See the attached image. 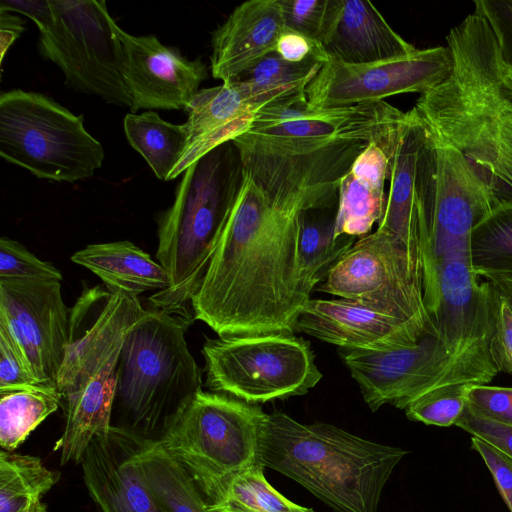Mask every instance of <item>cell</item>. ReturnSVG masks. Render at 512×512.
I'll return each instance as SVG.
<instances>
[{"instance_id": "obj_1", "label": "cell", "mask_w": 512, "mask_h": 512, "mask_svg": "<svg viewBox=\"0 0 512 512\" xmlns=\"http://www.w3.org/2000/svg\"><path fill=\"white\" fill-rule=\"evenodd\" d=\"M368 143L337 142L300 155L237 150L231 209L192 299L194 320L220 337L294 334L311 299L298 264L301 217L332 206L340 179Z\"/></svg>"}, {"instance_id": "obj_2", "label": "cell", "mask_w": 512, "mask_h": 512, "mask_svg": "<svg viewBox=\"0 0 512 512\" xmlns=\"http://www.w3.org/2000/svg\"><path fill=\"white\" fill-rule=\"evenodd\" d=\"M453 67L411 113L465 157L492 208L512 205V75L486 21L469 14L448 33Z\"/></svg>"}, {"instance_id": "obj_3", "label": "cell", "mask_w": 512, "mask_h": 512, "mask_svg": "<svg viewBox=\"0 0 512 512\" xmlns=\"http://www.w3.org/2000/svg\"><path fill=\"white\" fill-rule=\"evenodd\" d=\"M407 454L282 412L267 414L259 435V463L296 481L335 512H377L386 483Z\"/></svg>"}, {"instance_id": "obj_4", "label": "cell", "mask_w": 512, "mask_h": 512, "mask_svg": "<svg viewBox=\"0 0 512 512\" xmlns=\"http://www.w3.org/2000/svg\"><path fill=\"white\" fill-rule=\"evenodd\" d=\"M192 321L152 308L122 345L111 425L158 441L202 389L185 333Z\"/></svg>"}, {"instance_id": "obj_5", "label": "cell", "mask_w": 512, "mask_h": 512, "mask_svg": "<svg viewBox=\"0 0 512 512\" xmlns=\"http://www.w3.org/2000/svg\"><path fill=\"white\" fill-rule=\"evenodd\" d=\"M238 173L228 143L183 172L172 205L157 220L156 260L170 283L149 298L153 308L194 320L192 299L229 216Z\"/></svg>"}, {"instance_id": "obj_6", "label": "cell", "mask_w": 512, "mask_h": 512, "mask_svg": "<svg viewBox=\"0 0 512 512\" xmlns=\"http://www.w3.org/2000/svg\"><path fill=\"white\" fill-rule=\"evenodd\" d=\"M418 122L414 203L423 253V295L433 318L439 301L438 265L469 251L474 226L492 209L487 192L462 153Z\"/></svg>"}, {"instance_id": "obj_7", "label": "cell", "mask_w": 512, "mask_h": 512, "mask_svg": "<svg viewBox=\"0 0 512 512\" xmlns=\"http://www.w3.org/2000/svg\"><path fill=\"white\" fill-rule=\"evenodd\" d=\"M266 415L259 405L201 390L157 442L212 504L239 475L259 463V435Z\"/></svg>"}, {"instance_id": "obj_8", "label": "cell", "mask_w": 512, "mask_h": 512, "mask_svg": "<svg viewBox=\"0 0 512 512\" xmlns=\"http://www.w3.org/2000/svg\"><path fill=\"white\" fill-rule=\"evenodd\" d=\"M28 17L39 30L40 55L61 70L69 89L130 109L120 26L105 1L39 0Z\"/></svg>"}, {"instance_id": "obj_9", "label": "cell", "mask_w": 512, "mask_h": 512, "mask_svg": "<svg viewBox=\"0 0 512 512\" xmlns=\"http://www.w3.org/2000/svg\"><path fill=\"white\" fill-rule=\"evenodd\" d=\"M0 155L37 178L67 183L92 177L105 157L82 115L18 88L0 94Z\"/></svg>"}, {"instance_id": "obj_10", "label": "cell", "mask_w": 512, "mask_h": 512, "mask_svg": "<svg viewBox=\"0 0 512 512\" xmlns=\"http://www.w3.org/2000/svg\"><path fill=\"white\" fill-rule=\"evenodd\" d=\"M206 387L250 404L302 396L323 377L311 344L289 333L207 339Z\"/></svg>"}, {"instance_id": "obj_11", "label": "cell", "mask_w": 512, "mask_h": 512, "mask_svg": "<svg viewBox=\"0 0 512 512\" xmlns=\"http://www.w3.org/2000/svg\"><path fill=\"white\" fill-rule=\"evenodd\" d=\"M315 290L380 309L423 334L435 331L424 304L422 262L379 229L356 240Z\"/></svg>"}, {"instance_id": "obj_12", "label": "cell", "mask_w": 512, "mask_h": 512, "mask_svg": "<svg viewBox=\"0 0 512 512\" xmlns=\"http://www.w3.org/2000/svg\"><path fill=\"white\" fill-rule=\"evenodd\" d=\"M404 117L384 100L329 109L300 103L258 111L231 143L236 149L300 155L337 142L377 139Z\"/></svg>"}, {"instance_id": "obj_13", "label": "cell", "mask_w": 512, "mask_h": 512, "mask_svg": "<svg viewBox=\"0 0 512 512\" xmlns=\"http://www.w3.org/2000/svg\"><path fill=\"white\" fill-rule=\"evenodd\" d=\"M340 356L372 412L385 404L405 408L425 392L448 384H483L444 347L436 330L395 349H341Z\"/></svg>"}, {"instance_id": "obj_14", "label": "cell", "mask_w": 512, "mask_h": 512, "mask_svg": "<svg viewBox=\"0 0 512 512\" xmlns=\"http://www.w3.org/2000/svg\"><path fill=\"white\" fill-rule=\"evenodd\" d=\"M453 59L448 46L414 52L366 64L328 60L306 90L310 109L347 107L402 93H427L450 75Z\"/></svg>"}, {"instance_id": "obj_15", "label": "cell", "mask_w": 512, "mask_h": 512, "mask_svg": "<svg viewBox=\"0 0 512 512\" xmlns=\"http://www.w3.org/2000/svg\"><path fill=\"white\" fill-rule=\"evenodd\" d=\"M0 323L18 344L37 380L57 389L70 339V315L60 281L0 279Z\"/></svg>"}, {"instance_id": "obj_16", "label": "cell", "mask_w": 512, "mask_h": 512, "mask_svg": "<svg viewBox=\"0 0 512 512\" xmlns=\"http://www.w3.org/2000/svg\"><path fill=\"white\" fill-rule=\"evenodd\" d=\"M123 75L131 97L130 112L141 109L185 110L207 77L201 58L188 60L155 35L134 36L121 27Z\"/></svg>"}, {"instance_id": "obj_17", "label": "cell", "mask_w": 512, "mask_h": 512, "mask_svg": "<svg viewBox=\"0 0 512 512\" xmlns=\"http://www.w3.org/2000/svg\"><path fill=\"white\" fill-rule=\"evenodd\" d=\"M143 442L114 426L90 442L79 464L97 512H166L139 464Z\"/></svg>"}, {"instance_id": "obj_18", "label": "cell", "mask_w": 512, "mask_h": 512, "mask_svg": "<svg viewBox=\"0 0 512 512\" xmlns=\"http://www.w3.org/2000/svg\"><path fill=\"white\" fill-rule=\"evenodd\" d=\"M295 332L341 349L381 351L416 344L424 335L409 323L375 307L348 299H310Z\"/></svg>"}, {"instance_id": "obj_19", "label": "cell", "mask_w": 512, "mask_h": 512, "mask_svg": "<svg viewBox=\"0 0 512 512\" xmlns=\"http://www.w3.org/2000/svg\"><path fill=\"white\" fill-rule=\"evenodd\" d=\"M319 44L328 60L346 64L382 61L417 49L366 0H329Z\"/></svg>"}, {"instance_id": "obj_20", "label": "cell", "mask_w": 512, "mask_h": 512, "mask_svg": "<svg viewBox=\"0 0 512 512\" xmlns=\"http://www.w3.org/2000/svg\"><path fill=\"white\" fill-rule=\"evenodd\" d=\"M279 0H249L238 5L211 36V74L222 83L237 80L275 52L285 31Z\"/></svg>"}, {"instance_id": "obj_21", "label": "cell", "mask_w": 512, "mask_h": 512, "mask_svg": "<svg viewBox=\"0 0 512 512\" xmlns=\"http://www.w3.org/2000/svg\"><path fill=\"white\" fill-rule=\"evenodd\" d=\"M258 111L237 81L200 89L186 109L188 145L169 180L245 132Z\"/></svg>"}, {"instance_id": "obj_22", "label": "cell", "mask_w": 512, "mask_h": 512, "mask_svg": "<svg viewBox=\"0 0 512 512\" xmlns=\"http://www.w3.org/2000/svg\"><path fill=\"white\" fill-rule=\"evenodd\" d=\"M420 137V126L409 111L405 112L400 122L379 137L388 157L390 187L385 213L377 229L394 236L423 264L414 203L415 167Z\"/></svg>"}, {"instance_id": "obj_23", "label": "cell", "mask_w": 512, "mask_h": 512, "mask_svg": "<svg viewBox=\"0 0 512 512\" xmlns=\"http://www.w3.org/2000/svg\"><path fill=\"white\" fill-rule=\"evenodd\" d=\"M71 261L97 275L106 287L123 289L134 295L169 286L166 270L130 241L87 245L75 252Z\"/></svg>"}, {"instance_id": "obj_24", "label": "cell", "mask_w": 512, "mask_h": 512, "mask_svg": "<svg viewBox=\"0 0 512 512\" xmlns=\"http://www.w3.org/2000/svg\"><path fill=\"white\" fill-rule=\"evenodd\" d=\"M322 64L315 58L289 62L272 52L235 81L259 111L287 107L307 103V87Z\"/></svg>"}, {"instance_id": "obj_25", "label": "cell", "mask_w": 512, "mask_h": 512, "mask_svg": "<svg viewBox=\"0 0 512 512\" xmlns=\"http://www.w3.org/2000/svg\"><path fill=\"white\" fill-rule=\"evenodd\" d=\"M332 206L306 210L300 220L298 264L302 284L311 295L340 258L356 242V237H334L336 211Z\"/></svg>"}, {"instance_id": "obj_26", "label": "cell", "mask_w": 512, "mask_h": 512, "mask_svg": "<svg viewBox=\"0 0 512 512\" xmlns=\"http://www.w3.org/2000/svg\"><path fill=\"white\" fill-rule=\"evenodd\" d=\"M124 132L131 147L146 160L155 176L168 181L188 145V130L163 120L150 110L124 117Z\"/></svg>"}, {"instance_id": "obj_27", "label": "cell", "mask_w": 512, "mask_h": 512, "mask_svg": "<svg viewBox=\"0 0 512 512\" xmlns=\"http://www.w3.org/2000/svg\"><path fill=\"white\" fill-rule=\"evenodd\" d=\"M138 459L145 480L166 512H208L193 479L157 441L144 439Z\"/></svg>"}, {"instance_id": "obj_28", "label": "cell", "mask_w": 512, "mask_h": 512, "mask_svg": "<svg viewBox=\"0 0 512 512\" xmlns=\"http://www.w3.org/2000/svg\"><path fill=\"white\" fill-rule=\"evenodd\" d=\"M62 406V395L40 386L0 392V446L15 452L28 436Z\"/></svg>"}, {"instance_id": "obj_29", "label": "cell", "mask_w": 512, "mask_h": 512, "mask_svg": "<svg viewBox=\"0 0 512 512\" xmlns=\"http://www.w3.org/2000/svg\"><path fill=\"white\" fill-rule=\"evenodd\" d=\"M33 455L0 452V512H20L28 502L42 499L60 480Z\"/></svg>"}, {"instance_id": "obj_30", "label": "cell", "mask_w": 512, "mask_h": 512, "mask_svg": "<svg viewBox=\"0 0 512 512\" xmlns=\"http://www.w3.org/2000/svg\"><path fill=\"white\" fill-rule=\"evenodd\" d=\"M469 256L474 273L512 274V205L492 208L472 229Z\"/></svg>"}, {"instance_id": "obj_31", "label": "cell", "mask_w": 512, "mask_h": 512, "mask_svg": "<svg viewBox=\"0 0 512 512\" xmlns=\"http://www.w3.org/2000/svg\"><path fill=\"white\" fill-rule=\"evenodd\" d=\"M337 197L335 238L366 236L384 216L387 199L384 188L357 178L349 170L340 179Z\"/></svg>"}, {"instance_id": "obj_32", "label": "cell", "mask_w": 512, "mask_h": 512, "mask_svg": "<svg viewBox=\"0 0 512 512\" xmlns=\"http://www.w3.org/2000/svg\"><path fill=\"white\" fill-rule=\"evenodd\" d=\"M264 466L254 465L231 484L217 502L207 504L208 512H315L295 504L272 487L264 476Z\"/></svg>"}, {"instance_id": "obj_33", "label": "cell", "mask_w": 512, "mask_h": 512, "mask_svg": "<svg viewBox=\"0 0 512 512\" xmlns=\"http://www.w3.org/2000/svg\"><path fill=\"white\" fill-rule=\"evenodd\" d=\"M469 383L448 384L433 388L405 408L406 417L426 425H455L466 407Z\"/></svg>"}, {"instance_id": "obj_34", "label": "cell", "mask_w": 512, "mask_h": 512, "mask_svg": "<svg viewBox=\"0 0 512 512\" xmlns=\"http://www.w3.org/2000/svg\"><path fill=\"white\" fill-rule=\"evenodd\" d=\"M0 279L62 280L61 272L50 262L40 260L20 242L0 239Z\"/></svg>"}, {"instance_id": "obj_35", "label": "cell", "mask_w": 512, "mask_h": 512, "mask_svg": "<svg viewBox=\"0 0 512 512\" xmlns=\"http://www.w3.org/2000/svg\"><path fill=\"white\" fill-rule=\"evenodd\" d=\"M466 408L478 418L512 427V387L470 384Z\"/></svg>"}, {"instance_id": "obj_36", "label": "cell", "mask_w": 512, "mask_h": 512, "mask_svg": "<svg viewBox=\"0 0 512 512\" xmlns=\"http://www.w3.org/2000/svg\"><path fill=\"white\" fill-rule=\"evenodd\" d=\"M40 386L45 385L37 380L18 344L0 323V392Z\"/></svg>"}, {"instance_id": "obj_37", "label": "cell", "mask_w": 512, "mask_h": 512, "mask_svg": "<svg viewBox=\"0 0 512 512\" xmlns=\"http://www.w3.org/2000/svg\"><path fill=\"white\" fill-rule=\"evenodd\" d=\"M328 3L329 0H279L286 28L306 36L318 45Z\"/></svg>"}, {"instance_id": "obj_38", "label": "cell", "mask_w": 512, "mask_h": 512, "mask_svg": "<svg viewBox=\"0 0 512 512\" xmlns=\"http://www.w3.org/2000/svg\"><path fill=\"white\" fill-rule=\"evenodd\" d=\"M474 12L488 24L501 59L512 75V0H476Z\"/></svg>"}, {"instance_id": "obj_39", "label": "cell", "mask_w": 512, "mask_h": 512, "mask_svg": "<svg viewBox=\"0 0 512 512\" xmlns=\"http://www.w3.org/2000/svg\"><path fill=\"white\" fill-rule=\"evenodd\" d=\"M471 447L482 457L504 503L512 512V457L474 436L471 437Z\"/></svg>"}, {"instance_id": "obj_40", "label": "cell", "mask_w": 512, "mask_h": 512, "mask_svg": "<svg viewBox=\"0 0 512 512\" xmlns=\"http://www.w3.org/2000/svg\"><path fill=\"white\" fill-rule=\"evenodd\" d=\"M490 354L497 370L512 377V310L499 295Z\"/></svg>"}, {"instance_id": "obj_41", "label": "cell", "mask_w": 512, "mask_h": 512, "mask_svg": "<svg viewBox=\"0 0 512 512\" xmlns=\"http://www.w3.org/2000/svg\"><path fill=\"white\" fill-rule=\"evenodd\" d=\"M379 137L371 140L358 154L349 171L371 185L384 188L388 179V157Z\"/></svg>"}, {"instance_id": "obj_42", "label": "cell", "mask_w": 512, "mask_h": 512, "mask_svg": "<svg viewBox=\"0 0 512 512\" xmlns=\"http://www.w3.org/2000/svg\"><path fill=\"white\" fill-rule=\"evenodd\" d=\"M455 425L512 457V427L478 418L466 407Z\"/></svg>"}, {"instance_id": "obj_43", "label": "cell", "mask_w": 512, "mask_h": 512, "mask_svg": "<svg viewBox=\"0 0 512 512\" xmlns=\"http://www.w3.org/2000/svg\"><path fill=\"white\" fill-rule=\"evenodd\" d=\"M275 52L289 62H302L308 58H315L322 63L328 61L320 45L287 28L280 36Z\"/></svg>"}, {"instance_id": "obj_44", "label": "cell", "mask_w": 512, "mask_h": 512, "mask_svg": "<svg viewBox=\"0 0 512 512\" xmlns=\"http://www.w3.org/2000/svg\"><path fill=\"white\" fill-rule=\"evenodd\" d=\"M24 24L25 22L21 17L0 9L1 64L10 46L25 30Z\"/></svg>"}, {"instance_id": "obj_45", "label": "cell", "mask_w": 512, "mask_h": 512, "mask_svg": "<svg viewBox=\"0 0 512 512\" xmlns=\"http://www.w3.org/2000/svg\"><path fill=\"white\" fill-rule=\"evenodd\" d=\"M481 279L490 282L497 294L512 310V274H487Z\"/></svg>"}, {"instance_id": "obj_46", "label": "cell", "mask_w": 512, "mask_h": 512, "mask_svg": "<svg viewBox=\"0 0 512 512\" xmlns=\"http://www.w3.org/2000/svg\"><path fill=\"white\" fill-rule=\"evenodd\" d=\"M20 512H47V505L42 499L33 500L28 502Z\"/></svg>"}]
</instances>
